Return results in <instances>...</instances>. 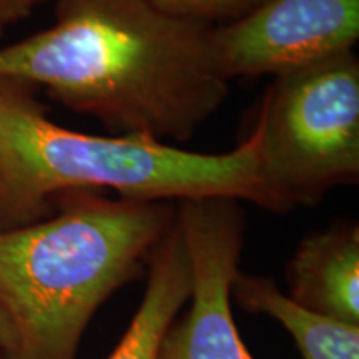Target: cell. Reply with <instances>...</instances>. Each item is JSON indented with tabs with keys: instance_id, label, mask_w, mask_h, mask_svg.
<instances>
[{
	"instance_id": "1",
	"label": "cell",
	"mask_w": 359,
	"mask_h": 359,
	"mask_svg": "<svg viewBox=\"0 0 359 359\" xmlns=\"http://www.w3.org/2000/svg\"><path fill=\"white\" fill-rule=\"evenodd\" d=\"M213 35L147 0H58L55 24L0 48V77L42 87L118 135L185 142L230 92Z\"/></svg>"
},
{
	"instance_id": "2",
	"label": "cell",
	"mask_w": 359,
	"mask_h": 359,
	"mask_svg": "<svg viewBox=\"0 0 359 359\" xmlns=\"http://www.w3.org/2000/svg\"><path fill=\"white\" fill-rule=\"evenodd\" d=\"M50 217L0 231V306L13 343L0 359H77L80 339L111 294L143 276L172 230L173 201L67 190Z\"/></svg>"
},
{
	"instance_id": "3",
	"label": "cell",
	"mask_w": 359,
	"mask_h": 359,
	"mask_svg": "<svg viewBox=\"0 0 359 359\" xmlns=\"http://www.w3.org/2000/svg\"><path fill=\"white\" fill-rule=\"evenodd\" d=\"M259 127L226 154H196L143 135H90L52 122L37 87L0 77V231L40 222L67 190L178 201L223 196L271 212L258 173Z\"/></svg>"
},
{
	"instance_id": "4",
	"label": "cell",
	"mask_w": 359,
	"mask_h": 359,
	"mask_svg": "<svg viewBox=\"0 0 359 359\" xmlns=\"http://www.w3.org/2000/svg\"><path fill=\"white\" fill-rule=\"evenodd\" d=\"M258 173L273 213L359 182V58L343 50L273 75L257 116Z\"/></svg>"
},
{
	"instance_id": "5",
	"label": "cell",
	"mask_w": 359,
	"mask_h": 359,
	"mask_svg": "<svg viewBox=\"0 0 359 359\" xmlns=\"http://www.w3.org/2000/svg\"><path fill=\"white\" fill-rule=\"evenodd\" d=\"M177 226L190 263L187 311L160 339L156 359H253L233 318L246 219L241 201L223 196L177 203Z\"/></svg>"
},
{
	"instance_id": "6",
	"label": "cell",
	"mask_w": 359,
	"mask_h": 359,
	"mask_svg": "<svg viewBox=\"0 0 359 359\" xmlns=\"http://www.w3.org/2000/svg\"><path fill=\"white\" fill-rule=\"evenodd\" d=\"M213 39L228 82L275 75L354 48L359 0H266L243 19L215 27Z\"/></svg>"
},
{
	"instance_id": "7",
	"label": "cell",
	"mask_w": 359,
	"mask_h": 359,
	"mask_svg": "<svg viewBox=\"0 0 359 359\" xmlns=\"http://www.w3.org/2000/svg\"><path fill=\"white\" fill-rule=\"evenodd\" d=\"M288 296L309 311L359 325V226L334 223L309 233L286 269Z\"/></svg>"
},
{
	"instance_id": "8",
	"label": "cell",
	"mask_w": 359,
	"mask_h": 359,
	"mask_svg": "<svg viewBox=\"0 0 359 359\" xmlns=\"http://www.w3.org/2000/svg\"><path fill=\"white\" fill-rule=\"evenodd\" d=\"M147 278L140 306L109 359H156L161 336L187 304L190 263L177 222L151 255Z\"/></svg>"
},
{
	"instance_id": "9",
	"label": "cell",
	"mask_w": 359,
	"mask_h": 359,
	"mask_svg": "<svg viewBox=\"0 0 359 359\" xmlns=\"http://www.w3.org/2000/svg\"><path fill=\"white\" fill-rule=\"evenodd\" d=\"M233 298L243 309L280 323L303 359H359V325H349L299 306L273 278L238 271Z\"/></svg>"
},
{
	"instance_id": "10",
	"label": "cell",
	"mask_w": 359,
	"mask_h": 359,
	"mask_svg": "<svg viewBox=\"0 0 359 359\" xmlns=\"http://www.w3.org/2000/svg\"><path fill=\"white\" fill-rule=\"evenodd\" d=\"M156 11L206 25H226L262 7L266 0H147Z\"/></svg>"
},
{
	"instance_id": "11",
	"label": "cell",
	"mask_w": 359,
	"mask_h": 359,
	"mask_svg": "<svg viewBox=\"0 0 359 359\" xmlns=\"http://www.w3.org/2000/svg\"><path fill=\"white\" fill-rule=\"evenodd\" d=\"M48 0H0V37L12 25L25 20Z\"/></svg>"
},
{
	"instance_id": "12",
	"label": "cell",
	"mask_w": 359,
	"mask_h": 359,
	"mask_svg": "<svg viewBox=\"0 0 359 359\" xmlns=\"http://www.w3.org/2000/svg\"><path fill=\"white\" fill-rule=\"evenodd\" d=\"M13 343V333L11 321H8L6 311L0 306V353H6L11 349Z\"/></svg>"
}]
</instances>
